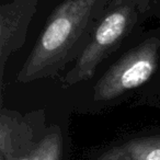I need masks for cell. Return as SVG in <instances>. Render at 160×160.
Here are the masks:
<instances>
[{
    "instance_id": "cell-1",
    "label": "cell",
    "mask_w": 160,
    "mask_h": 160,
    "mask_svg": "<svg viewBox=\"0 0 160 160\" xmlns=\"http://www.w3.org/2000/svg\"><path fill=\"white\" fill-rule=\"evenodd\" d=\"M98 0H65L49 17L46 27L17 76L30 82L53 73L83 33Z\"/></svg>"
},
{
    "instance_id": "cell-2",
    "label": "cell",
    "mask_w": 160,
    "mask_h": 160,
    "mask_svg": "<svg viewBox=\"0 0 160 160\" xmlns=\"http://www.w3.org/2000/svg\"><path fill=\"white\" fill-rule=\"evenodd\" d=\"M159 47L160 40L149 38L122 56L96 85L94 100H112L148 81L157 68Z\"/></svg>"
},
{
    "instance_id": "cell-3",
    "label": "cell",
    "mask_w": 160,
    "mask_h": 160,
    "mask_svg": "<svg viewBox=\"0 0 160 160\" xmlns=\"http://www.w3.org/2000/svg\"><path fill=\"white\" fill-rule=\"evenodd\" d=\"M132 18L133 9L129 6H123L108 13L99 23L73 69L65 78V85L71 86L91 79L98 65L126 35Z\"/></svg>"
},
{
    "instance_id": "cell-4",
    "label": "cell",
    "mask_w": 160,
    "mask_h": 160,
    "mask_svg": "<svg viewBox=\"0 0 160 160\" xmlns=\"http://www.w3.org/2000/svg\"><path fill=\"white\" fill-rule=\"evenodd\" d=\"M38 0H13L0 8V69L3 76L8 57L25 41L29 23L36 11Z\"/></svg>"
},
{
    "instance_id": "cell-5",
    "label": "cell",
    "mask_w": 160,
    "mask_h": 160,
    "mask_svg": "<svg viewBox=\"0 0 160 160\" xmlns=\"http://www.w3.org/2000/svg\"><path fill=\"white\" fill-rule=\"evenodd\" d=\"M59 150V137L51 135L42 142L36 156L33 158H23L20 160H54Z\"/></svg>"
},
{
    "instance_id": "cell-6",
    "label": "cell",
    "mask_w": 160,
    "mask_h": 160,
    "mask_svg": "<svg viewBox=\"0 0 160 160\" xmlns=\"http://www.w3.org/2000/svg\"><path fill=\"white\" fill-rule=\"evenodd\" d=\"M144 160H160V140H147L140 142Z\"/></svg>"
}]
</instances>
